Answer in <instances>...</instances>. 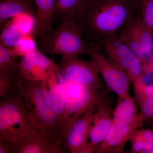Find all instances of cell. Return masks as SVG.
Masks as SVG:
<instances>
[{"instance_id": "cell-13", "label": "cell", "mask_w": 153, "mask_h": 153, "mask_svg": "<svg viewBox=\"0 0 153 153\" xmlns=\"http://www.w3.org/2000/svg\"><path fill=\"white\" fill-rule=\"evenodd\" d=\"M15 153H64L56 142L37 128L30 130L13 142Z\"/></svg>"}, {"instance_id": "cell-27", "label": "cell", "mask_w": 153, "mask_h": 153, "mask_svg": "<svg viewBox=\"0 0 153 153\" xmlns=\"http://www.w3.org/2000/svg\"><path fill=\"white\" fill-rule=\"evenodd\" d=\"M146 119L153 116V97H146L136 100Z\"/></svg>"}, {"instance_id": "cell-7", "label": "cell", "mask_w": 153, "mask_h": 153, "mask_svg": "<svg viewBox=\"0 0 153 153\" xmlns=\"http://www.w3.org/2000/svg\"><path fill=\"white\" fill-rule=\"evenodd\" d=\"M118 36L143 64L149 59L153 52V33L146 27L141 15L130 20L121 30Z\"/></svg>"}, {"instance_id": "cell-29", "label": "cell", "mask_w": 153, "mask_h": 153, "mask_svg": "<svg viewBox=\"0 0 153 153\" xmlns=\"http://www.w3.org/2000/svg\"><path fill=\"white\" fill-rule=\"evenodd\" d=\"M137 131L146 141L153 147V131L149 129H138Z\"/></svg>"}, {"instance_id": "cell-17", "label": "cell", "mask_w": 153, "mask_h": 153, "mask_svg": "<svg viewBox=\"0 0 153 153\" xmlns=\"http://www.w3.org/2000/svg\"><path fill=\"white\" fill-rule=\"evenodd\" d=\"M135 99L130 95L118 99L117 104L113 111V123L116 124H130L138 119L142 114L138 113Z\"/></svg>"}, {"instance_id": "cell-2", "label": "cell", "mask_w": 153, "mask_h": 153, "mask_svg": "<svg viewBox=\"0 0 153 153\" xmlns=\"http://www.w3.org/2000/svg\"><path fill=\"white\" fill-rule=\"evenodd\" d=\"M18 85L36 127L53 141L62 145L64 130L52 106L46 80L31 81L21 74Z\"/></svg>"}, {"instance_id": "cell-6", "label": "cell", "mask_w": 153, "mask_h": 153, "mask_svg": "<svg viewBox=\"0 0 153 153\" xmlns=\"http://www.w3.org/2000/svg\"><path fill=\"white\" fill-rule=\"evenodd\" d=\"M87 54L95 63L102 78L110 91L117 94L119 98L130 95L132 82L123 70L92 44Z\"/></svg>"}, {"instance_id": "cell-33", "label": "cell", "mask_w": 153, "mask_h": 153, "mask_svg": "<svg viewBox=\"0 0 153 153\" xmlns=\"http://www.w3.org/2000/svg\"><path fill=\"white\" fill-rule=\"evenodd\" d=\"M147 1V0H142V3L143 2L145 1Z\"/></svg>"}, {"instance_id": "cell-23", "label": "cell", "mask_w": 153, "mask_h": 153, "mask_svg": "<svg viewBox=\"0 0 153 153\" xmlns=\"http://www.w3.org/2000/svg\"><path fill=\"white\" fill-rule=\"evenodd\" d=\"M35 38L33 35L23 36L18 44L13 48L15 55L22 57L38 50Z\"/></svg>"}, {"instance_id": "cell-21", "label": "cell", "mask_w": 153, "mask_h": 153, "mask_svg": "<svg viewBox=\"0 0 153 153\" xmlns=\"http://www.w3.org/2000/svg\"><path fill=\"white\" fill-rule=\"evenodd\" d=\"M10 21L23 36H34L37 26V19L35 14L23 13L13 17Z\"/></svg>"}, {"instance_id": "cell-18", "label": "cell", "mask_w": 153, "mask_h": 153, "mask_svg": "<svg viewBox=\"0 0 153 153\" xmlns=\"http://www.w3.org/2000/svg\"><path fill=\"white\" fill-rule=\"evenodd\" d=\"M34 0H1L0 27H2L13 17L25 13L36 15Z\"/></svg>"}, {"instance_id": "cell-31", "label": "cell", "mask_w": 153, "mask_h": 153, "mask_svg": "<svg viewBox=\"0 0 153 153\" xmlns=\"http://www.w3.org/2000/svg\"><path fill=\"white\" fill-rule=\"evenodd\" d=\"M149 60L153 62V52L152 53V55H151L149 59Z\"/></svg>"}, {"instance_id": "cell-32", "label": "cell", "mask_w": 153, "mask_h": 153, "mask_svg": "<svg viewBox=\"0 0 153 153\" xmlns=\"http://www.w3.org/2000/svg\"><path fill=\"white\" fill-rule=\"evenodd\" d=\"M151 122H152V123L153 124V116L151 118Z\"/></svg>"}, {"instance_id": "cell-22", "label": "cell", "mask_w": 153, "mask_h": 153, "mask_svg": "<svg viewBox=\"0 0 153 153\" xmlns=\"http://www.w3.org/2000/svg\"><path fill=\"white\" fill-rule=\"evenodd\" d=\"M1 30L0 43L10 48H13L23 36L11 21L1 27Z\"/></svg>"}, {"instance_id": "cell-3", "label": "cell", "mask_w": 153, "mask_h": 153, "mask_svg": "<svg viewBox=\"0 0 153 153\" xmlns=\"http://www.w3.org/2000/svg\"><path fill=\"white\" fill-rule=\"evenodd\" d=\"M38 128L22 93L1 99L0 140L15 141L25 133Z\"/></svg>"}, {"instance_id": "cell-20", "label": "cell", "mask_w": 153, "mask_h": 153, "mask_svg": "<svg viewBox=\"0 0 153 153\" xmlns=\"http://www.w3.org/2000/svg\"><path fill=\"white\" fill-rule=\"evenodd\" d=\"M18 57L14 54L13 48L0 43V75L19 77L21 73Z\"/></svg>"}, {"instance_id": "cell-26", "label": "cell", "mask_w": 153, "mask_h": 153, "mask_svg": "<svg viewBox=\"0 0 153 153\" xmlns=\"http://www.w3.org/2000/svg\"><path fill=\"white\" fill-rule=\"evenodd\" d=\"M141 16L147 28L153 33V0L143 2Z\"/></svg>"}, {"instance_id": "cell-25", "label": "cell", "mask_w": 153, "mask_h": 153, "mask_svg": "<svg viewBox=\"0 0 153 153\" xmlns=\"http://www.w3.org/2000/svg\"><path fill=\"white\" fill-rule=\"evenodd\" d=\"M137 130L130 140L131 144V153H150L153 147L137 132Z\"/></svg>"}, {"instance_id": "cell-5", "label": "cell", "mask_w": 153, "mask_h": 153, "mask_svg": "<svg viewBox=\"0 0 153 153\" xmlns=\"http://www.w3.org/2000/svg\"><path fill=\"white\" fill-rule=\"evenodd\" d=\"M63 77L66 90L64 112L66 131L79 117L90 110L97 108L108 97L110 90L108 87L95 88L86 87L64 76Z\"/></svg>"}, {"instance_id": "cell-14", "label": "cell", "mask_w": 153, "mask_h": 153, "mask_svg": "<svg viewBox=\"0 0 153 153\" xmlns=\"http://www.w3.org/2000/svg\"><path fill=\"white\" fill-rule=\"evenodd\" d=\"M19 64L22 76L31 81L46 80L57 66L54 60L47 57L39 49L21 57Z\"/></svg>"}, {"instance_id": "cell-12", "label": "cell", "mask_w": 153, "mask_h": 153, "mask_svg": "<svg viewBox=\"0 0 153 153\" xmlns=\"http://www.w3.org/2000/svg\"><path fill=\"white\" fill-rule=\"evenodd\" d=\"M112 102V98L108 97L96 110L89 141L82 153H95L97 148L106 137L114 123Z\"/></svg>"}, {"instance_id": "cell-1", "label": "cell", "mask_w": 153, "mask_h": 153, "mask_svg": "<svg viewBox=\"0 0 153 153\" xmlns=\"http://www.w3.org/2000/svg\"><path fill=\"white\" fill-rule=\"evenodd\" d=\"M142 0H85L76 23L99 49L141 15Z\"/></svg>"}, {"instance_id": "cell-9", "label": "cell", "mask_w": 153, "mask_h": 153, "mask_svg": "<svg viewBox=\"0 0 153 153\" xmlns=\"http://www.w3.org/2000/svg\"><path fill=\"white\" fill-rule=\"evenodd\" d=\"M107 56L129 76L133 84L142 75L143 64L118 35L102 44Z\"/></svg>"}, {"instance_id": "cell-28", "label": "cell", "mask_w": 153, "mask_h": 153, "mask_svg": "<svg viewBox=\"0 0 153 153\" xmlns=\"http://www.w3.org/2000/svg\"><path fill=\"white\" fill-rule=\"evenodd\" d=\"M0 153H15L13 143L5 140H0Z\"/></svg>"}, {"instance_id": "cell-16", "label": "cell", "mask_w": 153, "mask_h": 153, "mask_svg": "<svg viewBox=\"0 0 153 153\" xmlns=\"http://www.w3.org/2000/svg\"><path fill=\"white\" fill-rule=\"evenodd\" d=\"M36 5L37 26L34 36L38 39L49 36L55 30L52 20L55 0H34Z\"/></svg>"}, {"instance_id": "cell-30", "label": "cell", "mask_w": 153, "mask_h": 153, "mask_svg": "<svg viewBox=\"0 0 153 153\" xmlns=\"http://www.w3.org/2000/svg\"><path fill=\"white\" fill-rule=\"evenodd\" d=\"M143 72L153 74V62L148 60L143 64Z\"/></svg>"}, {"instance_id": "cell-10", "label": "cell", "mask_w": 153, "mask_h": 153, "mask_svg": "<svg viewBox=\"0 0 153 153\" xmlns=\"http://www.w3.org/2000/svg\"><path fill=\"white\" fill-rule=\"evenodd\" d=\"M97 108L79 117L65 132L62 144L70 153H82L88 143Z\"/></svg>"}, {"instance_id": "cell-15", "label": "cell", "mask_w": 153, "mask_h": 153, "mask_svg": "<svg viewBox=\"0 0 153 153\" xmlns=\"http://www.w3.org/2000/svg\"><path fill=\"white\" fill-rule=\"evenodd\" d=\"M48 94L55 113L66 131L64 112L66 100V90L63 75L58 66L51 72L46 80Z\"/></svg>"}, {"instance_id": "cell-11", "label": "cell", "mask_w": 153, "mask_h": 153, "mask_svg": "<svg viewBox=\"0 0 153 153\" xmlns=\"http://www.w3.org/2000/svg\"><path fill=\"white\" fill-rule=\"evenodd\" d=\"M145 119L142 114L131 123H113L104 140L97 148L95 153L123 152L126 143L130 140L135 131L143 126Z\"/></svg>"}, {"instance_id": "cell-19", "label": "cell", "mask_w": 153, "mask_h": 153, "mask_svg": "<svg viewBox=\"0 0 153 153\" xmlns=\"http://www.w3.org/2000/svg\"><path fill=\"white\" fill-rule=\"evenodd\" d=\"M85 0H55L54 15L60 23L76 22Z\"/></svg>"}, {"instance_id": "cell-8", "label": "cell", "mask_w": 153, "mask_h": 153, "mask_svg": "<svg viewBox=\"0 0 153 153\" xmlns=\"http://www.w3.org/2000/svg\"><path fill=\"white\" fill-rule=\"evenodd\" d=\"M60 73L65 77L86 87L95 88L107 87L102 80L93 60L75 57L61 59L57 64Z\"/></svg>"}, {"instance_id": "cell-4", "label": "cell", "mask_w": 153, "mask_h": 153, "mask_svg": "<svg viewBox=\"0 0 153 153\" xmlns=\"http://www.w3.org/2000/svg\"><path fill=\"white\" fill-rule=\"evenodd\" d=\"M84 32L76 22L61 23L50 35L39 40L42 52L52 55H60L62 59L77 57L87 54L90 44L83 39Z\"/></svg>"}, {"instance_id": "cell-24", "label": "cell", "mask_w": 153, "mask_h": 153, "mask_svg": "<svg viewBox=\"0 0 153 153\" xmlns=\"http://www.w3.org/2000/svg\"><path fill=\"white\" fill-rule=\"evenodd\" d=\"M19 77H12L0 75L1 99L9 97L21 93L18 85Z\"/></svg>"}]
</instances>
